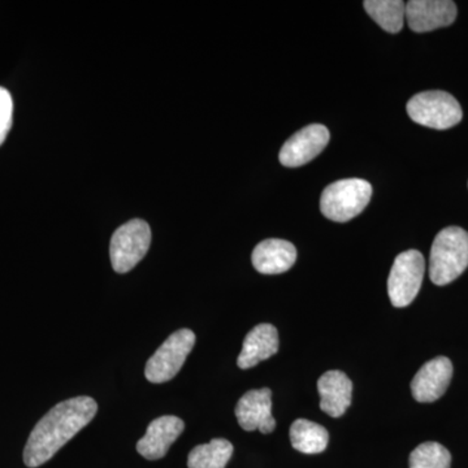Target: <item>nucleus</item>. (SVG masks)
<instances>
[{
    "label": "nucleus",
    "mask_w": 468,
    "mask_h": 468,
    "mask_svg": "<svg viewBox=\"0 0 468 468\" xmlns=\"http://www.w3.org/2000/svg\"><path fill=\"white\" fill-rule=\"evenodd\" d=\"M98 405L91 397H75L54 406L34 427L26 449L24 463L42 466L73 439L97 415Z\"/></svg>",
    "instance_id": "obj_1"
},
{
    "label": "nucleus",
    "mask_w": 468,
    "mask_h": 468,
    "mask_svg": "<svg viewBox=\"0 0 468 468\" xmlns=\"http://www.w3.org/2000/svg\"><path fill=\"white\" fill-rule=\"evenodd\" d=\"M467 267L468 232L460 227L445 228L437 234L431 249V280L439 286L451 284Z\"/></svg>",
    "instance_id": "obj_2"
},
{
    "label": "nucleus",
    "mask_w": 468,
    "mask_h": 468,
    "mask_svg": "<svg viewBox=\"0 0 468 468\" xmlns=\"http://www.w3.org/2000/svg\"><path fill=\"white\" fill-rule=\"evenodd\" d=\"M372 197L371 184L360 178H346L329 185L322 193L320 209L335 223H347L358 217Z\"/></svg>",
    "instance_id": "obj_3"
},
{
    "label": "nucleus",
    "mask_w": 468,
    "mask_h": 468,
    "mask_svg": "<svg viewBox=\"0 0 468 468\" xmlns=\"http://www.w3.org/2000/svg\"><path fill=\"white\" fill-rule=\"evenodd\" d=\"M406 110L412 122L437 131H445L460 124L463 117L458 101L449 92L441 90L419 92L409 101Z\"/></svg>",
    "instance_id": "obj_4"
},
{
    "label": "nucleus",
    "mask_w": 468,
    "mask_h": 468,
    "mask_svg": "<svg viewBox=\"0 0 468 468\" xmlns=\"http://www.w3.org/2000/svg\"><path fill=\"white\" fill-rule=\"evenodd\" d=\"M150 243V226L141 218H134L117 228L110 245L113 270L117 273H126L133 270L149 251Z\"/></svg>",
    "instance_id": "obj_5"
},
{
    "label": "nucleus",
    "mask_w": 468,
    "mask_h": 468,
    "mask_svg": "<svg viewBox=\"0 0 468 468\" xmlns=\"http://www.w3.org/2000/svg\"><path fill=\"white\" fill-rule=\"evenodd\" d=\"M196 334L190 329H180L169 335L155 351L144 368V377L153 384L171 381L183 368L185 360L196 345Z\"/></svg>",
    "instance_id": "obj_6"
},
{
    "label": "nucleus",
    "mask_w": 468,
    "mask_h": 468,
    "mask_svg": "<svg viewBox=\"0 0 468 468\" xmlns=\"http://www.w3.org/2000/svg\"><path fill=\"white\" fill-rule=\"evenodd\" d=\"M426 272V261L420 251L401 252L394 261L388 279V294L394 307L409 306L417 298Z\"/></svg>",
    "instance_id": "obj_7"
},
{
    "label": "nucleus",
    "mask_w": 468,
    "mask_h": 468,
    "mask_svg": "<svg viewBox=\"0 0 468 468\" xmlns=\"http://www.w3.org/2000/svg\"><path fill=\"white\" fill-rule=\"evenodd\" d=\"M328 129L322 124H311L292 135L280 150V162L289 168L301 167L325 149L329 143Z\"/></svg>",
    "instance_id": "obj_8"
},
{
    "label": "nucleus",
    "mask_w": 468,
    "mask_h": 468,
    "mask_svg": "<svg viewBox=\"0 0 468 468\" xmlns=\"http://www.w3.org/2000/svg\"><path fill=\"white\" fill-rule=\"evenodd\" d=\"M457 12V5L452 0H410L406 3V20L410 29L417 33L452 26Z\"/></svg>",
    "instance_id": "obj_9"
},
{
    "label": "nucleus",
    "mask_w": 468,
    "mask_h": 468,
    "mask_svg": "<svg viewBox=\"0 0 468 468\" xmlns=\"http://www.w3.org/2000/svg\"><path fill=\"white\" fill-rule=\"evenodd\" d=\"M236 417L242 430L261 433L273 432L276 428L275 418L272 417V392L268 388L249 390L243 394L236 406Z\"/></svg>",
    "instance_id": "obj_10"
},
{
    "label": "nucleus",
    "mask_w": 468,
    "mask_h": 468,
    "mask_svg": "<svg viewBox=\"0 0 468 468\" xmlns=\"http://www.w3.org/2000/svg\"><path fill=\"white\" fill-rule=\"evenodd\" d=\"M452 365L446 356H437L423 366L411 381L412 397L418 402L431 403L441 399L451 385Z\"/></svg>",
    "instance_id": "obj_11"
},
{
    "label": "nucleus",
    "mask_w": 468,
    "mask_h": 468,
    "mask_svg": "<svg viewBox=\"0 0 468 468\" xmlns=\"http://www.w3.org/2000/svg\"><path fill=\"white\" fill-rule=\"evenodd\" d=\"M183 419L175 415H165L151 421L146 433L137 442V452L149 461L165 457L172 443L184 432Z\"/></svg>",
    "instance_id": "obj_12"
},
{
    "label": "nucleus",
    "mask_w": 468,
    "mask_h": 468,
    "mask_svg": "<svg viewBox=\"0 0 468 468\" xmlns=\"http://www.w3.org/2000/svg\"><path fill=\"white\" fill-rule=\"evenodd\" d=\"M297 261V249L285 239H270L252 251V266L263 275H279L291 270Z\"/></svg>",
    "instance_id": "obj_13"
},
{
    "label": "nucleus",
    "mask_w": 468,
    "mask_h": 468,
    "mask_svg": "<svg viewBox=\"0 0 468 468\" xmlns=\"http://www.w3.org/2000/svg\"><path fill=\"white\" fill-rule=\"evenodd\" d=\"M320 409L329 417H343L350 408L353 397V383L344 372L328 371L319 378Z\"/></svg>",
    "instance_id": "obj_14"
},
{
    "label": "nucleus",
    "mask_w": 468,
    "mask_h": 468,
    "mask_svg": "<svg viewBox=\"0 0 468 468\" xmlns=\"http://www.w3.org/2000/svg\"><path fill=\"white\" fill-rule=\"evenodd\" d=\"M279 351V334L272 324H260L252 328L245 340L242 351L237 359V366L241 369H249L260 365L261 362L275 356Z\"/></svg>",
    "instance_id": "obj_15"
},
{
    "label": "nucleus",
    "mask_w": 468,
    "mask_h": 468,
    "mask_svg": "<svg viewBox=\"0 0 468 468\" xmlns=\"http://www.w3.org/2000/svg\"><path fill=\"white\" fill-rule=\"evenodd\" d=\"M291 441L295 451L303 454H319L328 446L329 433L318 423L297 419L291 427Z\"/></svg>",
    "instance_id": "obj_16"
},
{
    "label": "nucleus",
    "mask_w": 468,
    "mask_h": 468,
    "mask_svg": "<svg viewBox=\"0 0 468 468\" xmlns=\"http://www.w3.org/2000/svg\"><path fill=\"white\" fill-rule=\"evenodd\" d=\"M233 454V445L226 439H214L196 446L187 458L189 468H226Z\"/></svg>",
    "instance_id": "obj_17"
},
{
    "label": "nucleus",
    "mask_w": 468,
    "mask_h": 468,
    "mask_svg": "<svg viewBox=\"0 0 468 468\" xmlns=\"http://www.w3.org/2000/svg\"><path fill=\"white\" fill-rule=\"evenodd\" d=\"M363 5L385 32L394 34L402 29L406 17V5L402 0H366Z\"/></svg>",
    "instance_id": "obj_18"
},
{
    "label": "nucleus",
    "mask_w": 468,
    "mask_h": 468,
    "mask_svg": "<svg viewBox=\"0 0 468 468\" xmlns=\"http://www.w3.org/2000/svg\"><path fill=\"white\" fill-rule=\"evenodd\" d=\"M452 454L439 442L420 443L410 454V468H451Z\"/></svg>",
    "instance_id": "obj_19"
},
{
    "label": "nucleus",
    "mask_w": 468,
    "mask_h": 468,
    "mask_svg": "<svg viewBox=\"0 0 468 468\" xmlns=\"http://www.w3.org/2000/svg\"><path fill=\"white\" fill-rule=\"evenodd\" d=\"M12 115H14V101L11 92L0 86V146L12 128Z\"/></svg>",
    "instance_id": "obj_20"
}]
</instances>
